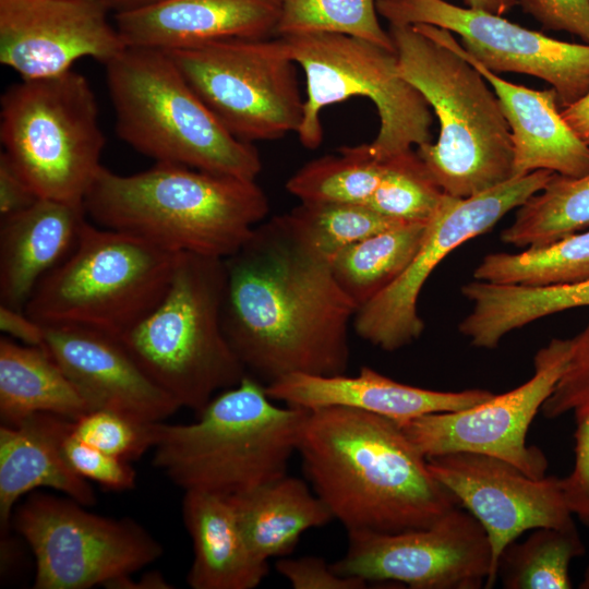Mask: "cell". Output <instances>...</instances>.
Instances as JSON below:
<instances>
[{"label":"cell","mask_w":589,"mask_h":589,"mask_svg":"<svg viewBox=\"0 0 589 589\" xmlns=\"http://www.w3.org/2000/svg\"><path fill=\"white\" fill-rule=\"evenodd\" d=\"M224 261L223 326L249 374L268 385L296 373H346L358 306L288 214L259 224Z\"/></svg>","instance_id":"obj_1"},{"label":"cell","mask_w":589,"mask_h":589,"mask_svg":"<svg viewBox=\"0 0 589 589\" xmlns=\"http://www.w3.org/2000/svg\"><path fill=\"white\" fill-rule=\"evenodd\" d=\"M297 453L312 490L348 532L426 528L459 506L386 417L349 407L310 410Z\"/></svg>","instance_id":"obj_2"},{"label":"cell","mask_w":589,"mask_h":589,"mask_svg":"<svg viewBox=\"0 0 589 589\" xmlns=\"http://www.w3.org/2000/svg\"><path fill=\"white\" fill-rule=\"evenodd\" d=\"M84 206L99 227L218 259L238 251L269 212L255 180L171 163L127 176L103 166Z\"/></svg>","instance_id":"obj_3"},{"label":"cell","mask_w":589,"mask_h":589,"mask_svg":"<svg viewBox=\"0 0 589 589\" xmlns=\"http://www.w3.org/2000/svg\"><path fill=\"white\" fill-rule=\"evenodd\" d=\"M310 410L274 402L245 374L189 424L153 423V465L184 491L233 496L287 474Z\"/></svg>","instance_id":"obj_4"},{"label":"cell","mask_w":589,"mask_h":589,"mask_svg":"<svg viewBox=\"0 0 589 589\" xmlns=\"http://www.w3.org/2000/svg\"><path fill=\"white\" fill-rule=\"evenodd\" d=\"M400 75L433 108L437 141L416 152L448 195L469 197L514 177L510 131L488 81L464 57L414 25L389 24Z\"/></svg>","instance_id":"obj_5"},{"label":"cell","mask_w":589,"mask_h":589,"mask_svg":"<svg viewBox=\"0 0 589 589\" xmlns=\"http://www.w3.org/2000/svg\"><path fill=\"white\" fill-rule=\"evenodd\" d=\"M117 135L156 163L255 180L257 149L233 136L161 49L127 47L105 64Z\"/></svg>","instance_id":"obj_6"},{"label":"cell","mask_w":589,"mask_h":589,"mask_svg":"<svg viewBox=\"0 0 589 589\" xmlns=\"http://www.w3.org/2000/svg\"><path fill=\"white\" fill-rule=\"evenodd\" d=\"M224 259L180 252L160 302L118 337L181 408L196 412L248 374L223 326Z\"/></svg>","instance_id":"obj_7"},{"label":"cell","mask_w":589,"mask_h":589,"mask_svg":"<svg viewBox=\"0 0 589 589\" xmlns=\"http://www.w3.org/2000/svg\"><path fill=\"white\" fill-rule=\"evenodd\" d=\"M179 253L87 220L73 251L38 284L25 312L43 325L118 338L160 302Z\"/></svg>","instance_id":"obj_8"},{"label":"cell","mask_w":589,"mask_h":589,"mask_svg":"<svg viewBox=\"0 0 589 589\" xmlns=\"http://www.w3.org/2000/svg\"><path fill=\"white\" fill-rule=\"evenodd\" d=\"M0 140L40 199L84 203L103 165L105 136L95 94L74 70L9 86L0 100Z\"/></svg>","instance_id":"obj_9"},{"label":"cell","mask_w":589,"mask_h":589,"mask_svg":"<svg viewBox=\"0 0 589 589\" xmlns=\"http://www.w3.org/2000/svg\"><path fill=\"white\" fill-rule=\"evenodd\" d=\"M283 50L305 74L300 143L310 149L323 140L321 112L351 97H365L377 110L380 129L368 144L384 160L431 143V107L398 70L395 51L368 40L329 33L277 37Z\"/></svg>","instance_id":"obj_10"},{"label":"cell","mask_w":589,"mask_h":589,"mask_svg":"<svg viewBox=\"0 0 589 589\" xmlns=\"http://www.w3.org/2000/svg\"><path fill=\"white\" fill-rule=\"evenodd\" d=\"M165 51L237 139L252 143L297 133L304 105L298 64L277 38L214 40Z\"/></svg>","instance_id":"obj_11"},{"label":"cell","mask_w":589,"mask_h":589,"mask_svg":"<svg viewBox=\"0 0 589 589\" xmlns=\"http://www.w3.org/2000/svg\"><path fill=\"white\" fill-rule=\"evenodd\" d=\"M11 526L36 562L35 589H87L152 564L163 545L130 518L93 514L74 500L35 493L14 508Z\"/></svg>","instance_id":"obj_12"},{"label":"cell","mask_w":589,"mask_h":589,"mask_svg":"<svg viewBox=\"0 0 589 589\" xmlns=\"http://www.w3.org/2000/svg\"><path fill=\"white\" fill-rule=\"evenodd\" d=\"M554 173L536 170L464 199L445 193L406 269L358 309L352 323L356 333L385 351L417 340L424 329L418 298L434 268L457 247L489 231L508 212L541 191Z\"/></svg>","instance_id":"obj_13"},{"label":"cell","mask_w":589,"mask_h":589,"mask_svg":"<svg viewBox=\"0 0 589 589\" xmlns=\"http://www.w3.org/2000/svg\"><path fill=\"white\" fill-rule=\"evenodd\" d=\"M570 351L572 338H552L534 354L532 377L518 387L465 410L397 423L425 458L455 452L484 454L541 479L549 462L542 450L528 446L527 433L565 371Z\"/></svg>","instance_id":"obj_14"},{"label":"cell","mask_w":589,"mask_h":589,"mask_svg":"<svg viewBox=\"0 0 589 589\" xmlns=\"http://www.w3.org/2000/svg\"><path fill=\"white\" fill-rule=\"evenodd\" d=\"M339 575L412 589H480L492 573V551L481 524L458 506L426 528L393 533L348 532Z\"/></svg>","instance_id":"obj_15"},{"label":"cell","mask_w":589,"mask_h":589,"mask_svg":"<svg viewBox=\"0 0 589 589\" xmlns=\"http://www.w3.org/2000/svg\"><path fill=\"white\" fill-rule=\"evenodd\" d=\"M389 24H426L460 36L462 47L489 70L541 79L563 109L589 92V44L558 40L489 11L445 0H376Z\"/></svg>","instance_id":"obj_16"},{"label":"cell","mask_w":589,"mask_h":589,"mask_svg":"<svg viewBox=\"0 0 589 589\" xmlns=\"http://www.w3.org/2000/svg\"><path fill=\"white\" fill-rule=\"evenodd\" d=\"M426 461L436 480L486 532L492 551L486 588L497 580L501 553L524 532L540 527L577 528L562 478L533 479L501 458L470 452L448 453Z\"/></svg>","instance_id":"obj_17"},{"label":"cell","mask_w":589,"mask_h":589,"mask_svg":"<svg viewBox=\"0 0 589 589\" xmlns=\"http://www.w3.org/2000/svg\"><path fill=\"white\" fill-rule=\"evenodd\" d=\"M101 0H0V62L22 80L52 77L93 58L106 64L127 45Z\"/></svg>","instance_id":"obj_18"},{"label":"cell","mask_w":589,"mask_h":589,"mask_svg":"<svg viewBox=\"0 0 589 589\" xmlns=\"http://www.w3.org/2000/svg\"><path fill=\"white\" fill-rule=\"evenodd\" d=\"M43 326L44 348L92 410L155 423L181 408L144 372L117 337L79 326Z\"/></svg>","instance_id":"obj_19"},{"label":"cell","mask_w":589,"mask_h":589,"mask_svg":"<svg viewBox=\"0 0 589 589\" xmlns=\"http://www.w3.org/2000/svg\"><path fill=\"white\" fill-rule=\"evenodd\" d=\"M472 64L493 88L510 131L514 177L549 170L566 177L589 172V145L563 118L555 91L510 83L471 57L447 29L416 25Z\"/></svg>","instance_id":"obj_20"},{"label":"cell","mask_w":589,"mask_h":589,"mask_svg":"<svg viewBox=\"0 0 589 589\" xmlns=\"http://www.w3.org/2000/svg\"><path fill=\"white\" fill-rule=\"evenodd\" d=\"M279 16V0H159L116 12L113 19L127 47L168 50L214 40L269 38Z\"/></svg>","instance_id":"obj_21"},{"label":"cell","mask_w":589,"mask_h":589,"mask_svg":"<svg viewBox=\"0 0 589 589\" xmlns=\"http://www.w3.org/2000/svg\"><path fill=\"white\" fill-rule=\"evenodd\" d=\"M268 396L288 406L313 410L349 407L402 422L420 416L459 411L495 394L486 389L441 392L407 385L362 366L354 376L296 373L266 385Z\"/></svg>","instance_id":"obj_22"},{"label":"cell","mask_w":589,"mask_h":589,"mask_svg":"<svg viewBox=\"0 0 589 589\" xmlns=\"http://www.w3.org/2000/svg\"><path fill=\"white\" fill-rule=\"evenodd\" d=\"M86 221L84 203L40 197L0 218V304L25 311L38 284L73 251Z\"/></svg>","instance_id":"obj_23"},{"label":"cell","mask_w":589,"mask_h":589,"mask_svg":"<svg viewBox=\"0 0 589 589\" xmlns=\"http://www.w3.org/2000/svg\"><path fill=\"white\" fill-rule=\"evenodd\" d=\"M74 421L37 412L0 428V527L8 537L17 500L37 488H50L84 505L96 502L88 480L68 462L63 444Z\"/></svg>","instance_id":"obj_24"},{"label":"cell","mask_w":589,"mask_h":589,"mask_svg":"<svg viewBox=\"0 0 589 589\" xmlns=\"http://www.w3.org/2000/svg\"><path fill=\"white\" fill-rule=\"evenodd\" d=\"M184 525L194 558L187 581L193 589H252L268 574L251 551L227 496L184 491Z\"/></svg>","instance_id":"obj_25"},{"label":"cell","mask_w":589,"mask_h":589,"mask_svg":"<svg viewBox=\"0 0 589 589\" xmlns=\"http://www.w3.org/2000/svg\"><path fill=\"white\" fill-rule=\"evenodd\" d=\"M228 498L247 543L264 562L288 555L302 533L334 519L305 481L288 474Z\"/></svg>","instance_id":"obj_26"},{"label":"cell","mask_w":589,"mask_h":589,"mask_svg":"<svg viewBox=\"0 0 589 589\" xmlns=\"http://www.w3.org/2000/svg\"><path fill=\"white\" fill-rule=\"evenodd\" d=\"M472 303L458 330L472 346L496 348L510 332L544 316L589 306V279L567 285L528 286L473 280L461 286Z\"/></svg>","instance_id":"obj_27"},{"label":"cell","mask_w":589,"mask_h":589,"mask_svg":"<svg viewBox=\"0 0 589 589\" xmlns=\"http://www.w3.org/2000/svg\"><path fill=\"white\" fill-rule=\"evenodd\" d=\"M93 411L44 347L0 338V418L15 425L37 412L73 421Z\"/></svg>","instance_id":"obj_28"},{"label":"cell","mask_w":589,"mask_h":589,"mask_svg":"<svg viewBox=\"0 0 589 589\" xmlns=\"http://www.w3.org/2000/svg\"><path fill=\"white\" fill-rule=\"evenodd\" d=\"M428 223H407L368 237L336 254L334 276L358 309L406 269L425 235Z\"/></svg>","instance_id":"obj_29"},{"label":"cell","mask_w":589,"mask_h":589,"mask_svg":"<svg viewBox=\"0 0 589 589\" xmlns=\"http://www.w3.org/2000/svg\"><path fill=\"white\" fill-rule=\"evenodd\" d=\"M541 411L548 419L573 417L574 462L562 484L572 513L589 527V325L572 337L567 366Z\"/></svg>","instance_id":"obj_30"},{"label":"cell","mask_w":589,"mask_h":589,"mask_svg":"<svg viewBox=\"0 0 589 589\" xmlns=\"http://www.w3.org/2000/svg\"><path fill=\"white\" fill-rule=\"evenodd\" d=\"M588 226L589 172L576 178L554 173L541 191L518 207L501 238L517 248H536Z\"/></svg>","instance_id":"obj_31"},{"label":"cell","mask_w":589,"mask_h":589,"mask_svg":"<svg viewBox=\"0 0 589 589\" xmlns=\"http://www.w3.org/2000/svg\"><path fill=\"white\" fill-rule=\"evenodd\" d=\"M477 280L528 286L567 285L589 279V231L519 253L485 255L473 272Z\"/></svg>","instance_id":"obj_32"},{"label":"cell","mask_w":589,"mask_h":589,"mask_svg":"<svg viewBox=\"0 0 589 589\" xmlns=\"http://www.w3.org/2000/svg\"><path fill=\"white\" fill-rule=\"evenodd\" d=\"M585 551L577 528H536L503 550L496 577L506 589H570V562Z\"/></svg>","instance_id":"obj_33"},{"label":"cell","mask_w":589,"mask_h":589,"mask_svg":"<svg viewBox=\"0 0 589 589\" xmlns=\"http://www.w3.org/2000/svg\"><path fill=\"white\" fill-rule=\"evenodd\" d=\"M384 161L374 158L368 144L346 146L302 166L286 183L301 202L365 204L376 190Z\"/></svg>","instance_id":"obj_34"},{"label":"cell","mask_w":589,"mask_h":589,"mask_svg":"<svg viewBox=\"0 0 589 589\" xmlns=\"http://www.w3.org/2000/svg\"><path fill=\"white\" fill-rule=\"evenodd\" d=\"M275 35L313 33L361 38L395 51L388 31L378 20L376 0H279Z\"/></svg>","instance_id":"obj_35"},{"label":"cell","mask_w":589,"mask_h":589,"mask_svg":"<svg viewBox=\"0 0 589 589\" xmlns=\"http://www.w3.org/2000/svg\"><path fill=\"white\" fill-rule=\"evenodd\" d=\"M287 214L306 241L330 261L368 237L407 224L357 203L301 202Z\"/></svg>","instance_id":"obj_36"},{"label":"cell","mask_w":589,"mask_h":589,"mask_svg":"<svg viewBox=\"0 0 589 589\" xmlns=\"http://www.w3.org/2000/svg\"><path fill=\"white\" fill-rule=\"evenodd\" d=\"M381 181L366 205L405 223H429L445 192L416 151L384 159Z\"/></svg>","instance_id":"obj_37"},{"label":"cell","mask_w":589,"mask_h":589,"mask_svg":"<svg viewBox=\"0 0 589 589\" xmlns=\"http://www.w3.org/2000/svg\"><path fill=\"white\" fill-rule=\"evenodd\" d=\"M73 433L84 443L130 461L153 448V423H140L121 414L93 410L74 421Z\"/></svg>","instance_id":"obj_38"},{"label":"cell","mask_w":589,"mask_h":589,"mask_svg":"<svg viewBox=\"0 0 589 589\" xmlns=\"http://www.w3.org/2000/svg\"><path fill=\"white\" fill-rule=\"evenodd\" d=\"M63 450L73 470L86 480L113 491L131 490L136 484V472L129 461L84 443L73 431L65 438Z\"/></svg>","instance_id":"obj_39"},{"label":"cell","mask_w":589,"mask_h":589,"mask_svg":"<svg viewBox=\"0 0 589 589\" xmlns=\"http://www.w3.org/2000/svg\"><path fill=\"white\" fill-rule=\"evenodd\" d=\"M275 567L294 589H364L368 581L334 572L322 557L279 558Z\"/></svg>","instance_id":"obj_40"},{"label":"cell","mask_w":589,"mask_h":589,"mask_svg":"<svg viewBox=\"0 0 589 589\" xmlns=\"http://www.w3.org/2000/svg\"><path fill=\"white\" fill-rule=\"evenodd\" d=\"M518 4L543 27L589 44V0H518Z\"/></svg>","instance_id":"obj_41"},{"label":"cell","mask_w":589,"mask_h":589,"mask_svg":"<svg viewBox=\"0 0 589 589\" xmlns=\"http://www.w3.org/2000/svg\"><path fill=\"white\" fill-rule=\"evenodd\" d=\"M39 197L19 173L9 157L0 154V218L22 212Z\"/></svg>","instance_id":"obj_42"},{"label":"cell","mask_w":589,"mask_h":589,"mask_svg":"<svg viewBox=\"0 0 589 589\" xmlns=\"http://www.w3.org/2000/svg\"><path fill=\"white\" fill-rule=\"evenodd\" d=\"M0 329L23 345L44 347V326L25 311L0 304Z\"/></svg>","instance_id":"obj_43"},{"label":"cell","mask_w":589,"mask_h":589,"mask_svg":"<svg viewBox=\"0 0 589 589\" xmlns=\"http://www.w3.org/2000/svg\"><path fill=\"white\" fill-rule=\"evenodd\" d=\"M573 131L589 145V92L576 103L561 109Z\"/></svg>","instance_id":"obj_44"},{"label":"cell","mask_w":589,"mask_h":589,"mask_svg":"<svg viewBox=\"0 0 589 589\" xmlns=\"http://www.w3.org/2000/svg\"><path fill=\"white\" fill-rule=\"evenodd\" d=\"M106 588L116 589H170L172 588L157 572H151L133 581L131 576H124L111 581Z\"/></svg>","instance_id":"obj_45"},{"label":"cell","mask_w":589,"mask_h":589,"mask_svg":"<svg viewBox=\"0 0 589 589\" xmlns=\"http://www.w3.org/2000/svg\"><path fill=\"white\" fill-rule=\"evenodd\" d=\"M466 7L503 15L518 4V0H462Z\"/></svg>","instance_id":"obj_46"},{"label":"cell","mask_w":589,"mask_h":589,"mask_svg":"<svg viewBox=\"0 0 589 589\" xmlns=\"http://www.w3.org/2000/svg\"><path fill=\"white\" fill-rule=\"evenodd\" d=\"M109 10L116 12L136 9L159 0H101Z\"/></svg>","instance_id":"obj_47"},{"label":"cell","mask_w":589,"mask_h":589,"mask_svg":"<svg viewBox=\"0 0 589 589\" xmlns=\"http://www.w3.org/2000/svg\"><path fill=\"white\" fill-rule=\"evenodd\" d=\"M578 587L580 589H589V566L587 567L586 572L584 573L582 580L580 581Z\"/></svg>","instance_id":"obj_48"}]
</instances>
